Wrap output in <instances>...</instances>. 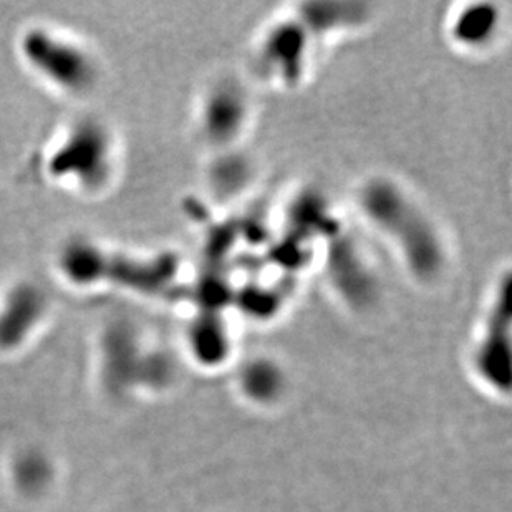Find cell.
Listing matches in <instances>:
<instances>
[{
	"instance_id": "2",
	"label": "cell",
	"mask_w": 512,
	"mask_h": 512,
	"mask_svg": "<svg viewBox=\"0 0 512 512\" xmlns=\"http://www.w3.org/2000/svg\"><path fill=\"white\" fill-rule=\"evenodd\" d=\"M310 32L302 20H281L262 35L257 47V65L272 82L290 85L304 78L309 65L310 49L315 44L309 40Z\"/></svg>"
},
{
	"instance_id": "3",
	"label": "cell",
	"mask_w": 512,
	"mask_h": 512,
	"mask_svg": "<svg viewBox=\"0 0 512 512\" xmlns=\"http://www.w3.org/2000/svg\"><path fill=\"white\" fill-rule=\"evenodd\" d=\"M251 118V100L241 83L223 78L208 88L199 110V130L214 148H229Z\"/></svg>"
},
{
	"instance_id": "1",
	"label": "cell",
	"mask_w": 512,
	"mask_h": 512,
	"mask_svg": "<svg viewBox=\"0 0 512 512\" xmlns=\"http://www.w3.org/2000/svg\"><path fill=\"white\" fill-rule=\"evenodd\" d=\"M358 206L370 228L392 244L418 281L431 282L445 272L448 249L425 209L390 179H370L358 193Z\"/></svg>"
},
{
	"instance_id": "4",
	"label": "cell",
	"mask_w": 512,
	"mask_h": 512,
	"mask_svg": "<svg viewBox=\"0 0 512 512\" xmlns=\"http://www.w3.org/2000/svg\"><path fill=\"white\" fill-rule=\"evenodd\" d=\"M501 15L496 5L471 4L459 9L450 20V39L464 50H484L499 32Z\"/></svg>"
}]
</instances>
